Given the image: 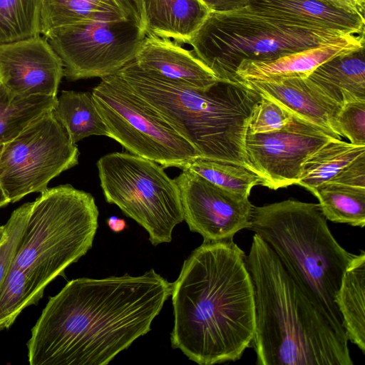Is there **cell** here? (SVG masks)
Here are the masks:
<instances>
[{"mask_svg": "<svg viewBox=\"0 0 365 365\" xmlns=\"http://www.w3.org/2000/svg\"><path fill=\"white\" fill-rule=\"evenodd\" d=\"M172 289L153 269L136 277L68 282L31 329L29 364H108L150 331Z\"/></svg>", "mask_w": 365, "mask_h": 365, "instance_id": "6da1fadb", "label": "cell"}, {"mask_svg": "<svg viewBox=\"0 0 365 365\" xmlns=\"http://www.w3.org/2000/svg\"><path fill=\"white\" fill-rule=\"evenodd\" d=\"M171 344L200 365L235 361L255 334L254 286L232 240L204 241L173 283Z\"/></svg>", "mask_w": 365, "mask_h": 365, "instance_id": "7a4b0ae2", "label": "cell"}, {"mask_svg": "<svg viewBox=\"0 0 365 365\" xmlns=\"http://www.w3.org/2000/svg\"><path fill=\"white\" fill-rule=\"evenodd\" d=\"M246 264L255 292L252 346L258 365H353L348 339L339 336L255 234Z\"/></svg>", "mask_w": 365, "mask_h": 365, "instance_id": "3957f363", "label": "cell"}, {"mask_svg": "<svg viewBox=\"0 0 365 365\" xmlns=\"http://www.w3.org/2000/svg\"><path fill=\"white\" fill-rule=\"evenodd\" d=\"M116 73L201 158L247 168L248 125L262 96L246 83L219 80L206 88H191L144 71L134 60Z\"/></svg>", "mask_w": 365, "mask_h": 365, "instance_id": "277c9868", "label": "cell"}, {"mask_svg": "<svg viewBox=\"0 0 365 365\" xmlns=\"http://www.w3.org/2000/svg\"><path fill=\"white\" fill-rule=\"evenodd\" d=\"M248 229L269 245L301 291L348 339L335 297L355 255L334 238L319 204L289 199L253 206Z\"/></svg>", "mask_w": 365, "mask_h": 365, "instance_id": "5b68a950", "label": "cell"}, {"mask_svg": "<svg viewBox=\"0 0 365 365\" xmlns=\"http://www.w3.org/2000/svg\"><path fill=\"white\" fill-rule=\"evenodd\" d=\"M356 36L298 26L245 7L225 13L210 12L188 43L218 79L237 82L235 72L242 61H272Z\"/></svg>", "mask_w": 365, "mask_h": 365, "instance_id": "8992f818", "label": "cell"}, {"mask_svg": "<svg viewBox=\"0 0 365 365\" xmlns=\"http://www.w3.org/2000/svg\"><path fill=\"white\" fill-rule=\"evenodd\" d=\"M98 214L89 192L71 185L46 189L33 202L11 267L44 292L91 248Z\"/></svg>", "mask_w": 365, "mask_h": 365, "instance_id": "52a82bcc", "label": "cell"}, {"mask_svg": "<svg viewBox=\"0 0 365 365\" xmlns=\"http://www.w3.org/2000/svg\"><path fill=\"white\" fill-rule=\"evenodd\" d=\"M103 195L125 215L141 225L153 245L172 240L184 220L174 180L159 164L130 153H111L96 163Z\"/></svg>", "mask_w": 365, "mask_h": 365, "instance_id": "ba28073f", "label": "cell"}, {"mask_svg": "<svg viewBox=\"0 0 365 365\" xmlns=\"http://www.w3.org/2000/svg\"><path fill=\"white\" fill-rule=\"evenodd\" d=\"M91 93L109 137L130 153L152 160L163 168L181 170L201 158L197 150L117 73L101 78Z\"/></svg>", "mask_w": 365, "mask_h": 365, "instance_id": "9c48e42d", "label": "cell"}, {"mask_svg": "<svg viewBox=\"0 0 365 365\" xmlns=\"http://www.w3.org/2000/svg\"><path fill=\"white\" fill-rule=\"evenodd\" d=\"M147 36L142 5L50 31L45 38L71 81L115 74L134 60Z\"/></svg>", "mask_w": 365, "mask_h": 365, "instance_id": "30bf717a", "label": "cell"}, {"mask_svg": "<svg viewBox=\"0 0 365 365\" xmlns=\"http://www.w3.org/2000/svg\"><path fill=\"white\" fill-rule=\"evenodd\" d=\"M79 151L53 109L33 120L4 145L0 187L9 202L43 192L62 172L76 165Z\"/></svg>", "mask_w": 365, "mask_h": 365, "instance_id": "8fae6325", "label": "cell"}, {"mask_svg": "<svg viewBox=\"0 0 365 365\" xmlns=\"http://www.w3.org/2000/svg\"><path fill=\"white\" fill-rule=\"evenodd\" d=\"M333 138L294 115L292 121L280 130L247 133V168L259 176V185L272 190L297 184L304 162Z\"/></svg>", "mask_w": 365, "mask_h": 365, "instance_id": "7c38bea8", "label": "cell"}, {"mask_svg": "<svg viewBox=\"0 0 365 365\" xmlns=\"http://www.w3.org/2000/svg\"><path fill=\"white\" fill-rule=\"evenodd\" d=\"M174 180L184 220L204 241L232 240L249 228L254 205L248 197L222 189L187 170H182Z\"/></svg>", "mask_w": 365, "mask_h": 365, "instance_id": "4fadbf2b", "label": "cell"}, {"mask_svg": "<svg viewBox=\"0 0 365 365\" xmlns=\"http://www.w3.org/2000/svg\"><path fill=\"white\" fill-rule=\"evenodd\" d=\"M61 59L42 35L0 44V82L22 96H57Z\"/></svg>", "mask_w": 365, "mask_h": 365, "instance_id": "5bb4252c", "label": "cell"}, {"mask_svg": "<svg viewBox=\"0 0 365 365\" xmlns=\"http://www.w3.org/2000/svg\"><path fill=\"white\" fill-rule=\"evenodd\" d=\"M241 82L275 101L293 115L341 139L336 120L341 107L323 95L307 77Z\"/></svg>", "mask_w": 365, "mask_h": 365, "instance_id": "9a60e30c", "label": "cell"}, {"mask_svg": "<svg viewBox=\"0 0 365 365\" xmlns=\"http://www.w3.org/2000/svg\"><path fill=\"white\" fill-rule=\"evenodd\" d=\"M134 61L141 69L185 86L203 89L220 80L192 51L169 38L147 35Z\"/></svg>", "mask_w": 365, "mask_h": 365, "instance_id": "2e32d148", "label": "cell"}, {"mask_svg": "<svg viewBox=\"0 0 365 365\" xmlns=\"http://www.w3.org/2000/svg\"><path fill=\"white\" fill-rule=\"evenodd\" d=\"M248 9L259 14L315 29L364 34V16L322 0H250Z\"/></svg>", "mask_w": 365, "mask_h": 365, "instance_id": "e0dca14e", "label": "cell"}, {"mask_svg": "<svg viewBox=\"0 0 365 365\" xmlns=\"http://www.w3.org/2000/svg\"><path fill=\"white\" fill-rule=\"evenodd\" d=\"M363 47L364 35H358L344 41L307 48L272 61H242L235 72L236 81H264L308 77L319 66L329 59Z\"/></svg>", "mask_w": 365, "mask_h": 365, "instance_id": "ac0fdd59", "label": "cell"}, {"mask_svg": "<svg viewBox=\"0 0 365 365\" xmlns=\"http://www.w3.org/2000/svg\"><path fill=\"white\" fill-rule=\"evenodd\" d=\"M364 47L323 63L307 77L326 97L340 106L365 101Z\"/></svg>", "mask_w": 365, "mask_h": 365, "instance_id": "d6986e66", "label": "cell"}, {"mask_svg": "<svg viewBox=\"0 0 365 365\" xmlns=\"http://www.w3.org/2000/svg\"><path fill=\"white\" fill-rule=\"evenodd\" d=\"M147 35L188 43L210 11L200 0H140Z\"/></svg>", "mask_w": 365, "mask_h": 365, "instance_id": "ffe728a7", "label": "cell"}, {"mask_svg": "<svg viewBox=\"0 0 365 365\" xmlns=\"http://www.w3.org/2000/svg\"><path fill=\"white\" fill-rule=\"evenodd\" d=\"M365 252L355 255L343 275L335 302L348 340L365 354Z\"/></svg>", "mask_w": 365, "mask_h": 365, "instance_id": "44dd1931", "label": "cell"}, {"mask_svg": "<svg viewBox=\"0 0 365 365\" xmlns=\"http://www.w3.org/2000/svg\"><path fill=\"white\" fill-rule=\"evenodd\" d=\"M140 5V0H41V35L45 37L52 29L128 11Z\"/></svg>", "mask_w": 365, "mask_h": 365, "instance_id": "7402d4cb", "label": "cell"}, {"mask_svg": "<svg viewBox=\"0 0 365 365\" xmlns=\"http://www.w3.org/2000/svg\"><path fill=\"white\" fill-rule=\"evenodd\" d=\"M53 110L75 144L91 135L110 136L91 93L63 91Z\"/></svg>", "mask_w": 365, "mask_h": 365, "instance_id": "603a6c76", "label": "cell"}, {"mask_svg": "<svg viewBox=\"0 0 365 365\" xmlns=\"http://www.w3.org/2000/svg\"><path fill=\"white\" fill-rule=\"evenodd\" d=\"M364 153L365 145H354L333 138L304 162L297 185L312 193Z\"/></svg>", "mask_w": 365, "mask_h": 365, "instance_id": "cb8c5ba5", "label": "cell"}, {"mask_svg": "<svg viewBox=\"0 0 365 365\" xmlns=\"http://www.w3.org/2000/svg\"><path fill=\"white\" fill-rule=\"evenodd\" d=\"M57 96H22L0 82V145L15 138L33 120L53 109Z\"/></svg>", "mask_w": 365, "mask_h": 365, "instance_id": "d4e9b609", "label": "cell"}, {"mask_svg": "<svg viewBox=\"0 0 365 365\" xmlns=\"http://www.w3.org/2000/svg\"><path fill=\"white\" fill-rule=\"evenodd\" d=\"M312 194L328 220L354 227L365 225V188L325 182Z\"/></svg>", "mask_w": 365, "mask_h": 365, "instance_id": "484cf974", "label": "cell"}, {"mask_svg": "<svg viewBox=\"0 0 365 365\" xmlns=\"http://www.w3.org/2000/svg\"><path fill=\"white\" fill-rule=\"evenodd\" d=\"M182 170H187L222 189L246 197H249L253 187L260 184L257 174L232 162L198 158Z\"/></svg>", "mask_w": 365, "mask_h": 365, "instance_id": "4316f807", "label": "cell"}, {"mask_svg": "<svg viewBox=\"0 0 365 365\" xmlns=\"http://www.w3.org/2000/svg\"><path fill=\"white\" fill-rule=\"evenodd\" d=\"M41 0H0V44L41 35Z\"/></svg>", "mask_w": 365, "mask_h": 365, "instance_id": "83f0119b", "label": "cell"}, {"mask_svg": "<svg viewBox=\"0 0 365 365\" xmlns=\"http://www.w3.org/2000/svg\"><path fill=\"white\" fill-rule=\"evenodd\" d=\"M43 294L22 270L10 267L0 288V331L9 329L19 314L36 304Z\"/></svg>", "mask_w": 365, "mask_h": 365, "instance_id": "f1b7e54d", "label": "cell"}, {"mask_svg": "<svg viewBox=\"0 0 365 365\" xmlns=\"http://www.w3.org/2000/svg\"><path fill=\"white\" fill-rule=\"evenodd\" d=\"M32 204L33 202H26L16 209L3 225L4 233L0 241V288L12 263Z\"/></svg>", "mask_w": 365, "mask_h": 365, "instance_id": "f546056e", "label": "cell"}, {"mask_svg": "<svg viewBox=\"0 0 365 365\" xmlns=\"http://www.w3.org/2000/svg\"><path fill=\"white\" fill-rule=\"evenodd\" d=\"M293 116L275 101L262 96L251 114L247 133L255 134L280 130L292 121Z\"/></svg>", "mask_w": 365, "mask_h": 365, "instance_id": "4dcf8cb0", "label": "cell"}, {"mask_svg": "<svg viewBox=\"0 0 365 365\" xmlns=\"http://www.w3.org/2000/svg\"><path fill=\"white\" fill-rule=\"evenodd\" d=\"M338 133L350 143L365 145V101H354L341 106L336 120Z\"/></svg>", "mask_w": 365, "mask_h": 365, "instance_id": "1f68e13d", "label": "cell"}, {"mask_svg": "<svg viewBox=\"0 0 365 365\" xmlns=\"http://www.w3.org/2000/svg\"><path fill=\"white\" fill-rule=\"evenodd\" d=\"M326 182L365 188V153L359 155Z\"/></svg>", "mask_w": 365, "mask_h": 365, "instance_id": "d6a6232c", "label": "cell"}, {"mask_svg": "<svg viewBox=\"0 0 365 365\" xmlns=\"http://www.w3.org/2000/svg\"><path fill=\"white\" fill-rule=\"evenodd\" d=\"M210 12L225 13L242 9L250 0H200Z\"/></svg>", "mask_w": 365, "mask_h": 365, "instance_id": "836d02e7", "label": "cell"}, {"mask_svg": "<svg viewBox=\"0 0 365 365\" xmlns=\"http://www.w3.org/2000/svg\"><path fill=\"white\" fill-rule=\"evenodd\" d=\"M350 13L364 16L365 0H322Z\"/></svg>", "mask_w": 365, "mask_h": 365, "instance_id": "e575fe53", "label": "cell"}, {"mask_svg": "<svg viewBox=\"0 0 365 365\" xmlns=\"http://www.w3.org/2000/svg\"><path fill=\"white\" fill-rule=\"evenodd\" d=\"M107 224L109 228L115 232H120L124 230L127 227L125 221L116 216L110 217L107 220Z\"/></svg>", "mask_w": 365, "mask_h": 365, "instance_id": "d590c367", "label": "cell"}, {"mask_svg": "<svg viewBox=\"0 0 365 365\" xmlns=\"http://www.w3.org/2000/svg\"><path fill=\"white\" fill-rule=\"evenodd\" d=\"M9 201L0 187V207L6 205Z\"/></svg>", "mask_w": 365, "mask_h": 365, "instance_id": "8d00e7d4", "label": "cell"}, {"mask_svg": "<svg viewBox=\"0 0 365 365\" xmlns=\"http://www.w3.org/2000/svg\"><path fill=\"white\" fill-rule=\"evenodd\" d=\"M3 233H4V227H3V226H0V241L2 238Z\"/></svg>", "mask_w": 365, "mask_h": 365, "instance_id": "74e56055", "label": "cell"}, {"mask_svg": "<svg viewBox=\"0 0 365 365\" xmlns=\"http://www.w3.org/2000/svg\"><path fill=\"white\" fill-rule=\"evenodd\" d=\"M4 145H0V156L3 150Z\"/></svg>", "mask_w": 365, "mask_h": 365, "instance_id": "f35d334b", "label": "cell"}]
</instances>
